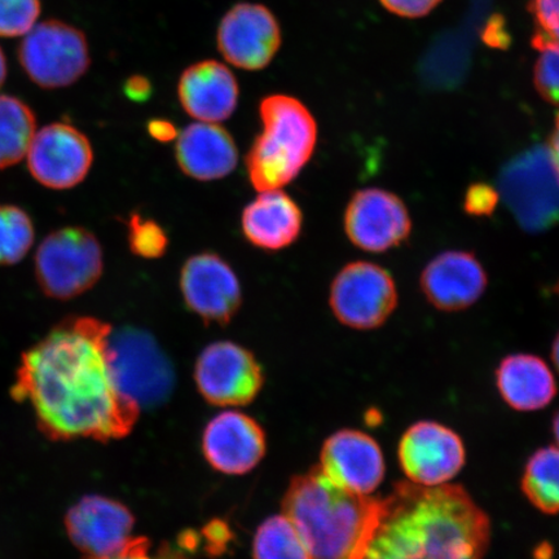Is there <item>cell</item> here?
Listing matches in <instances>:
<instances>
[{
	"mask_svg": "<svg viewBox=\"0 0 559 559\" xmlns=\"http://www.w3.org/2000/svg\"><path fill=\"white\" fill-rule=\"evenodd\" d=\"M37 118L19 97L0 95V170L15 166L31 148Z\"/></svg>",
	"mask_w": 559,
	"mask_h": 559,
	"instance_id": "cell-24",
	"label": "cell"
},
{
	"mask_svg": "<svg viewBox=\"0 0 559 559\" xmlns=\"http://www.w3.org/2000/svg\"><path fill=\"white\" fill-rule=\"evenodd\" d=\"M330 305L340 323L358 331L376 330L396 309L394 278L374 263H348L333 280Z\"/></svg>",
	"mask_w": 559,
	"mask_h": 559,
	"instance_id": "cell-9",
	"label": "cell"
},
{
	"mask_svg": "<svg viewBox=\"0 0 559 559\" xmlns=\"http://www.w3.org/2000/svg\"><path fill=\"white\" fill-rule=\"evenodd\" d=\"M496 381L502 400L521 412L539 411L555 400L557 383L543 359L535 355H509L500 362Z\"/></svg>",
	"mask_w": 559,
	"mask_h": 559,
	"instance_id": "cell-23",
	"label": "cell"
},
{
	"mask_svg": "<svg viewBox=\"0 0 559 559\" xmlns=\"http://www.w3.org/2000/svg\"><path fill=\"white\" fill-rule=\"evenodd\" d=\"M345 233L356 248L383 253L408 239L412 221L396 194L380 188L355 192L345 212Z\"/></svg>",
	"mask_w": 559,
	"mask_h": 559,
	"instance_id": "cell-13",
	"label": "cell"
},
{
	"mask_svg": "<svg viewBox=\"0 0 559 559\" xmlns=\"http://www.w3.org/2000/svg\"><path fill=\"white\" fill-rule=\"evenodd\" d=\"M5 79H7V59H5V55L2 50V48H0V87L3 86Z\"/></svg>",
	"mask_w": 559,
	"mask_h": 559,
	"instance_id": "cell-38",
	"label": "cell"
},
{
	"mask_svg": "<svg viewBox=\"0 0 559 559\" xmlns=\"http://www.w3.org/2000/svg\"><path fill=\"white\" fill-rule=\"evenodd\" d=\"M484 265L467 251L450 250L439 254L421 275L426 299L440 311H461L484 296L487 288Z\"/></svg>",
	"mask_w": 559,
	"mask_h": 559,
	"instance_id": "cell-19",
	"label": "cell"
},
{
	"mask_svg": "<svg viewBox=\"0 0 559 559\" xmlns=\"http://www.w3.org/2000/svg\"><path fill=\"white\" fill-rule=\"evenodd\" d=\"M39 15L40 0H0V37H24Z\"/></svg>",
	"mask_w": 559,
	"mask_h": 559,
	"instance_id": "cell-31",
	"label": "cell"
},
{
	"mask_svg": "<svg viewBox=\"0 0 559 559\" xmlns=\"http://www.w3.org/2000/svg\"><path fill=\"white\" fill-rule=\"evenodd\" d=\"M103 271L102 245L82 227L55 230L35 254V277L40 289L58 300L73 299L94 288Z\"/></svg>",
	"mask_w": 559,
	"mask_h": 559,
	"instance_id": "cell-7",
	"label": "cell"
},
{
	"mask_svg": "<svg viewBox=\"0 0 559 559\" xmlns=\"http://www.w3.org/2000/svg\"><path fill=\"white\" fill-rule=\"evenodd\" d=\"M239 82L216 60L195 62L180 75L178 97L181 108L199 122L228 120L239 104Z\"/></svg>",
	"mask_w": 559,
	"mask_h": 559,
	"instance_id": "cell-20",
	"label": "cell"
},
{
	"mask_svg": "<svg viewBox=\"0 0 559 559\" xmlns=\"http://www.w3.org/2000/svg\"><path fill=\"white\" fill-rule=\"evenodd\" d=\"M202 450L215 471L228 475L247 474L264 456V431L255 419L241 412H223L207 424Z\"/></svg>",
	"mask_w": 559,
	"mask_h": 559,
	"instance_id": "cell-18",
	"label": "cell"
},
{
	"mask_svg": "<svg viewBox=\"0 0 559 559\" xmlns=\"http://www.w3.org/2000/svg\"><path fill=\"white\" fill-rule=\"evenodd\" d=\"M554 432H555V438H556L558 447H559V412H558V414L555 417Z\"/></svg>",
	"mask_w": 559,
	"mask_h": 559,
	"instance_id": "cell-40",
	"label": "cell"
},
{
	"mask_svg": "<svg viewBox=\"0 0 559 559\" xmlns=\"http://www.w3.org/2000/svg\"><path fill=\"white\" fill-rule=\"evenodd\" d=\"M499 194L524 230L540 234L559 223V174L548 146L535 145L502 167Z\"/></svg>",
	"mask_w": 559,
	"mask_h": 559,
	"instance_id": "cell-6",
	"label": "cell"
},
{
	"mask_svg": "<svg viewBox=\"0 0 559 559\" xmlns=\"http://www.w3.org/2000/svg\"><path fill=\"white\" fill-rule=\"evenodd\" d=\"M17 56L31 81L47 90L72 86L91 64L85 34L58 20L35 24L24 35Z\"/></svg>",
	"mask_w": 559,
	"mask_h": 559,
	"instance_id": "cell-8",
	"label": "cell"
},
{
	"mask_svg": "<svg viewBox=\"0 0 559 559\" xmlns=\"http://www.w3.org/2000/svg\"><path fill=\"white\" fill-rule=\"evenodd\" d=\"M320 469L347 491L369 495L384 477L383 454L366 432L341 430L324 443Z\"/></svg>",
	"mask_w": 559,
	"mask_h": 559,
	"instance_id": "cell-17",
	"label": "cell"
},
{
	"mask_svg": "<svg viewBox=\"0 0 559 559\" xmlns=\"http://www.w3.org/2000/svg\"><path fill=\"white\" fill-rule=\"evenodd\" d=\"M533 46L539 51L534 69V83L543 99L559 107V44L534 35Z\"/></svg>",
	"mask_w": 559,
	"mask_h": 559,
	"instance_id": "cell-28",
	"label": "cell"
},
{
	"mask_svg": "<svg viewBox=\"0 0 559 559\" xmlns=\"http://www.w3.org/2000/svg\"><path fill=\"white\" fill-rule=\"evenodd\" d=\"M128 227V240L132 254L144 258V260H158L165 255L167 247H169V239H167L165 229L157 222L132 213Z\"/></svg>",
	"mask_w": 559,
	"mask_h": 559,
	"instance_id": "cell-29",
	"label": "cell"
},
{
	"mask_svg": "<svg viewBox=\"0 0 559 559\" xmlns=\"http://www.w3.org/2000/svg\"><path fill=\"white\" fill-rule=\"evenodd\" d=\"M551 359H554L555 366L559 372V333L555 340L554 347H551Z\"/></svg>",
	"mask_w": 559,
	"mask_h": 559,
	"instance_id": "cell-39",
	"label": "cell"
},
{
	"mask_svg": "<svg viewBox=\"0 0 559 559\" xmlns=\"http://www.w3.org/2000/svg\"><path fill=\"white\" fill-rule=\"evenodd\" d=\"M194 379L201 395L221 407L253 402L264 381L254 355L230 341L214 342L200 354Z\"/></svg>",
	"mask_w": 559,
	"mask_h": 559,
	"instance_id": "cell-10",
	"label": "cell"
},
{
	"mask_svg": "<svg viewBox=\"0 0 559 559\" xmlns=\"http://www.w3.org/2000/svg\"><path fill=\"white\" fill-rule=\"evenodd\" d=\"M35 239L33 221L25 210L0 205V265H12L29 253Z\"/></svg>",
	"mask_w": 559,
	"mask_h": 559,
	"instance_id": "cell-27",
	"label": "cell"
},
{
	"mask_svg": "<svg viewBox=\"0 0 559 559\" xmlns=\"http://www.w3.org/2000/svg\"><path fill=\"white\" fill-rule=\"evenodd\" d=\"M500 199L499 191L486 183H475L467 188L464 201L465 212L473 216L491 215Z\"/></svg>",
	"mask_w": 559,
	"mask_h": 559,
	"instance_id": "cell-33",
	"label": "cell"
},
{
	"mask_svg": "<svg viewBox=\"0 0 559 559\" xmlns=\"http://www.w3.org/2000/svg\"><path fill=\"white\" fill-rule=\"evenodd\" d=\"M108 362L117 390L140 409L155 408L173 393L171 361L148 332L132 326L111 331Z\"/></svg>",
	"mask_w": 559,
	"mask_h": 559,
	"instance_id": "cell-5",
	"label": "cell"
},
{
	"mask_svg": "<svg viewBox=\"0 0 559 559\" xmlns=\"http://www.w3.org/2000/svg\"><path fill=\"white\" fill-rule=\"evenodd\" d=\"M179 286L188 310L206 324H228L242 305L241 284L234 269L209 251L188 258L180 271Z\"/></svg>",
	"mask_w": 559,
	"mask_h": 559,
	"instance_id": "cell-12",
	"label": "cell"
},
{
	"mask_svg": "<svg viewBox=\"0 0 559 559\" xmlns=\"http://www.w3.org/2000/svg\"><path fill=\"white\" fill-rule=\"evenodd\" d=\"M522 489L543 513H559V447H545L528 460Z\"/></svg>",
	"mask_w": 559,
	"mask_h": 559,
	"instance_id": "cell-25",
	"label": "cell"
},
{
	"mask_svg": "<svg viewBox=\"0 0 559 559\" xmlns=\"http://www.w3.org/2000/svg\"><path fill=\"white\" fill-rule=\"evenodd\" d=\"M195 539L191 533H186L177 543H164L152 555V545L146 537H130L123 547L115 555L107 557H88L87 559H190V555L195 548Z\"/></svg>",
	"mask_w": 559,
	"mask_h": 559,
	"instance_id": "cell-30",
	"label": "cell"
},
{
	"mask_svg": "<svg viewBox=\"0 0 559 559\" xmlns=\"http://www.w3.org/2000/svg\"><path fill=\"white\" fill-rule=\"evenodd\" d=\"M304 214L288 193L264 191L243 209L241 229L253 247L278 251L295 243L302 233Z\"/></svg>",
	"mask_w": 559,
	"mask_h": 559,
	"instance_id": "cell-22",
	"label": "cell"
},
{
	"mask_svg": "<svg viewBox=\"0 0 559 559\" xmlns=\"http://www.w3.org/2000/svg\"><path fill=\"white\" fill-rule=\"evenodd\" d=\"M110 333L99 319L68 318L21 358L12 396L31 404L48 438L108 442L134 428L140 408L111 380Z\"/></svg>",
	"mask_w": 559,
	"mask_h": 559,
	"instance_id": "cell-1",
	"label": "cell"
},
{
	"mask_svg": "<svg viewBox=\"0 0 559 559\" xmlns=\"http://www.w3.org/2000/svg\"><path fill=\"white\" fill-rule=\"evenodd\" d=\"M263 131L248 152L247 170L258 192L292 183L309 164L318 143V123L302 102L288 95L265 96L260 104Z\"/></svg>",
	"mask_w": 559,
	"mask_h": 559,
	"instance_id": "cell-4",
	"label": "cell"
},
{
	"mask_svg": "<svg viewBox=\"0 0 559 559\" xmlns=\"http://www.w3.org/2000/svg\"><path fill=\"white\" fill-rule=\"evenodd\" d=\"M383 507V499L333 484L320 466L293 479L283 502L310 559H362Z\"/></svg>",
	"mask_w": 559,
	"mask_h": 559,
	"instance_id": "cell-3",
	"label": "cell"
},
{
	"mask_svg": "<svg viewBox=\"0 0 559 559\" xmlns=\"http://www.w3.org/2000/svg\"><path fill=\"white\" fill-rule=\"evenodd\" d=\"M148 132L153 139L158 142H171L173 139L178 138L177 128L174 123L167 120H153L148 123Z\"/></svg>",
	"mask_w": 559,
	"mask_h": 559,
	"instance_id": "cell-36",
	"label": "cell"
},
{
	"mask_svg": "<svg viewBox=\"0 0 559 559\" xmlns=\"http://www.w3.org/2000/svg\"><path fill=\"white\" fill-rule=\"evenodd\" d=\"M554 290H555L556 295H557V296H558V298H559V282L556 284V286H555V289H554Z\"/></svg>",
	"mask_w": 559,
	"mask_h": 559,
	"instance_id": "cell-41",
	"label": "cell"
},
{
	"mask_svg": "<svg viewBox=\"0 0 559 559\" xmlns=\"http://www.w3.org/2000/svg\"><path fill=\"white\" fill-rule=\"evenodd\" d=\"M134 515L121 502L86 496L70 508L66 526L70 540L87 557L115 555L129 542Z\"/></svg>",
	"mask_w": 559,
	"mask_h": 559,
	"instance_id": "cell-16",
	"label": "cell"
},
{
	"mask_svg": "<svg viewBox=\"0 0 559 559\" xmlns=\"http://www.w3.org/2000/svg\"><path fill=\"white\" fill-rule=\"evenodd\" d=\"M362 559H481L491 537L484 510L460 486L397 484Z\"/></svg>",
	"mask_w": 559,
	"mask_h": 559,
	"instance_id": "cell-2",
	"label": "cell"
},
{
	"mask_svg": "<svg viewBox=\"0 0 559 559\" xmlns=\"http://www.w3.org/2000/svg\"><path fill=\"white\" fill-rule=\"evenodd\" d=\"M216 40L229 64L257 72L274 60L282 46V29L267 7L240 3L222 19Z\"/></svg>",
	"mask_w": 559,
	"mask_h": 559,
	"instance_id": "cell-14",
	"label": "cell"
},
{
	"mask_svg": "<svg viewBox=\"0 0 559 559\" xmlns=\"http://www.w3.org/2000/svg\"><path fill=\"white\" fill-rule=\"evenodd\" d=\"M27 169L39 185L66 191L86 179L94 163L88 138L74 126L56 122L35 132Z\"/></svg>",
	"mask_w": 559,
	"mask_h": 559,
	"instance_id": "cell-11",
	"label": "cell"
},
{
	"mask_svg": "<svg viewBox=\"0 0 559 559\" xmlns=\"http://www.w3.org/2000/svg\"><path fill=\"white\" fill-rule=\"evenodd\" d=\"M123 93L131 102H148L153 94L152 82L144 75H131L130 79L124 82Z\"/></svg>",
	"mask_w": 559,
	"mask_h": 559,
	"instance_id": "cell-35",
	"label": "cell"
},
{
	"mask_svg": "<svg viewBox=\"0 0 559 559\" xmlns=\"http://www.w3.org/2000/svg\"><path fill=\"white\" fill-rule=\"evenodd\" d=\"M528 9L535 21V35L559 44V0H531Z\"/></svg>",
	"mask_w": 559,
	"mask_h": 559,
	"instance_id": "cell-32",
	"label": "cell"
},
{
	"mask_svg": "<svg viewBox=\"0 0 559 559\" xmlns=\"http://www.w3.org/2000/svg\"><path fill=\"white\" fill-rule=\"evenodd\" d=\"M381 4L397 16L418 19L429 15L442 0H380Z\"/></svg>",
	"mask_w": 559,
	"mask_h": 559,
	"instance_id": "cell-34",
	"label": "cell"
},
{
	"mask_svg": "<svg viewBox=\"0 0 559 559\" xmlns=\"http://www.w3.org/2000/svg\"><path fill=\"white\" fill-rule=\"evenodd\" d=\"M400 463L412 484L443 486L464 467V443L456 432L443 425L417 423L404 432Z\"/></svg>",
	"mask_w": 559,
	"mask_h": 559,
	"instance_id": "cell-15",
	"label": "cell"
},
{
	"mask_svg": "<svg viewBox=\"0 0 559 559\" xmlns=\"http://www.w3.org/2000/svg\"><path fill=\"white\" fill-rule=\"evenodd\" d=\"M548 150L556 170L559 174V114L556 117L555 128L550 134Z\"/></svg>",
	"mask_w": 559,
	"mask_h": 559,
	"instance_id": "cell-37",
	"label": "cell"
},
{
	"mask_svg": "<svg viewBox=\"0 0 559 559\" xmlns=\"http://www.w3.org/2000/svg\"><path fill=\"white\" fill-rule=\"evenodd\" d=\"M254 559H310L295 524L286 515L271 516L258 528Z\"/></svg>",
	"mask_w": 559,
	"mask_h": 559,
	"instance_id": "cell-26",
	"label": "cell"
},
{
	"mask_svg": "<svg viewBox=\"0 0 559 559\" xmlns=\"http://www.w3.org/2000/svg\"><path fill=\"white\" fill-rule=\"evenodd\" d=\"M175 157L187 177L213 181L234 173L239 151L233 135L222 126L195 122L178 135Z\"/></svg>",
	"mask_w": 559,
	"mask_h": 559,
	"instance_id": "cell-21",
	"label": "cell"
}]
</instances>
